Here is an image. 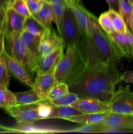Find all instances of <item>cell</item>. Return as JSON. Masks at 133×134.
<instances>
[{
    "label": "cell",
    "mask_w": 133,
    "mask_h": 134,
    "mask_svg": "<svg viewBox=\"0 0 133 134\" xmlns=\"http://www.w3.org/2000/svg\"><path fill=\"white\" fill-rule=\"evenodd\" d=\"M122 73L117 67L87 68L77 79L68 84L69 92L79 98H93L108 102L115 88L122 81Z\"/></svg>",
    "instance_id": "6da1fadb"
},
{
    "label": "cell",
    "mask_w": 133,
    "mask_h": 134,
    "mask_svg": "<svg viewBox=\"0 0 133 134\" xmlns=\"http://www.w3.org/2000/svg\"><path fill=\"white\" fill-rule=\"evenodd\" d=\"M82 55L87 68L91 69L117 67L123 58L110 35L100 27L95 15L91 18L90 33L86 37Z\"/></svg>",
    "instance_id": "7a4b0ae2"
},
{
    "label": "cell",
    "mask_w": 133,
    "mask_h": 134,
    "mask_svg": "<svg viewBox=\"0 0 133 134\" xmlns=\"http://www.w3.org/2000/svg\"><path fill=\"white\" fill-rule=\"evenodd\" d=\"M87 65L80 50L74 43L66 47L54 71V76L59 82L69 84L78 78L87 69Z\"/></svg>",
    "instance_id": "3957f363"
},
{
    "label": "cell",
    "mask_w": 133,
    "mask_h": 134,
    "mask_svg": "<svg viewBox=\"0 0 133 134\" xmlns=\"http://www.w3.org/2000/svg\"><path fill=\"white\" fill-rule=\"evenodd\" d=\"M60 36L63 39L64 47L74 43L82 54L84 49L86 37L82 34L72 11L68 5L64 11Z\"/></svg>",
    "instance_id": "277c9868"
},
{
    "label": "cell",
    "mask_w": 133,
    "mask_h": 134,
    "mask_svg": "<svg viewBox=\"0 0 133 134\" xmlns=\"http://www.w3.org/2000/svg\"><path fill=\"white\" fill-rule=\"evenodd\" d=\"M107 103L111 112L133 115V92L129 85L119 86Z\"/></svg>",
    "instance_id": "5b68a950"
},
{
    "label": "cell",
    "mask_w": 133,
    "mask_h": 134,
    "mask_svg": "<svg viewBox=\"0 0 133 134\" xmlns=\"http://www.w3.org/2000/svg\"><path fill=\"white\" fill-rule=\"evenodd\" d=\"M9 53L28 69L35 60L20 37V34H11L5 35Z\"/></svg>",
    "instance_id": "8992f818"
},
{
    "label": "cell",
    "mask_w": 133,
    "mask_h": 134,
    "mask_svg": "<svg viewBox=\"0 0 133 134\" xmlns=\"http://www.w3.org/2000/svg\"><path fill=\"white\" fill-rule=\"evenodd\" d=\"M63 54V47H60L52 53L38 56L31 63L28 70L37 75L53 73Z\"/></svg>",
    "instance_id": "52a82bcc"
},
{
    "label": "cell",
    "mask_w": 133,
    "mask_h": 134,
    "mask_svg": "<svg viewBox=\"0 0 133 134\" xmlns=\"http://www.w3.org/2000/svg\"><path fill=\"white\" fill-rule=\"evenodd\" d=\"M100 124L102 132H133V115L110 112Z\"/></svg>",
    "instance_id": "ba28073f"
},
{
    "label": "cell",
    "mask_w": 133,
    "mask_h": 134,
    "mask_svg": "<svg viewBox=\"0 0 133 134\" xmlns=\"http://www.w3.org/2000/svg\"><path fill=\"white\" fill-rule=\"evenodd\" d=\"M36 104L16 105L5 109L7 114L13 116L18 124L34 123L40 120L37 111Z\"/></svg>",
    "instance_id": "9c48e42d"
},
{
    "label": "cell",
    "mask_w": 133,
    "mask_h": 134,
    "mask_svg": "<svg viewBox=\"0 0 133 134\" xmlns=\"http://www.w3.org/2000/svg\"><path fill=\"white\" fill-rule=\"evenodd\" d=\"M2 57L6 64L9 73L22 83L32 88L33 81L30 75L29 71L27 69V68L14 58L7 51H4Z\"/></svg>",
    "instance_id": "30bf717a"
},
{
    "label": "cell",
    "mask_w": 133,
    "mask_h": 134,
    "mask_svg": "<svg viewBox=\"0 0 133 134\" xmlns=\"http://www.w3.org/2000/svg\"><path fill=\"white\" fill-rule=\"evenodd\" d=\"M65 2L72 11L82 34L86 37L90 33L91 20L93 14L88 11L80 1L65 0Z\"/></svg>",
    "instance_id": "8fae6325"
},
{
    "label": "cell",
    "mask_w": 133,
    "mask_h": 134,
    "mask_svg": "<svg viewBox=\"0 0 133 134\" xmlns=\"http://www.w3.org/2000/svg\"><path fill=\"white\" fill-rule=\"evenodd\" d=\"M60 47H63L61 37L56 34L51 26L46 27L40 36L39 45V56H44L54 52Z\"/></svg>",
    "instance_id": "7c38bea8"
},
{
    "label": "cell",
    "mask_w": 133,
    "mask_h": 134,
    "mask_svg": "<svg viewBox=\"0 0 133 134\" xmlns=\"http://www.w3.org/2000/svg\"><path fill=\"white\" fill-rule=\"evenodd\" d=\"M71 106L82 113L96 114L111 112L107 102L93 98H79Z\"/></svg>",
    "instance_id": "4fadbf2b"
},
{
    "label": "cell",
    "mask_w": 133,
    "mask_h": 134,
    "mask_svg": "<svg viewBox=\"0 0 133 134\" xmlns=\"http://www.w3.org/2000/svg\"><path fill=\"white\" fill-rule=\"evenodd\" d=\"M124 58L133 59V34L130 30L125 33L113 31L108 34Z\"/></svg>",
    "instance_id": "5bb4252c"
},
{
    "label": "cell",
    "mask_w": 133,
    "mask_h": 134,
    "mask_svg": "<svg viewBox=\"0 0 133 134\" xmlns=\"http://www.w3.org/2000/svg\"><path fill=\"white\" fill-rule=\"evenodd\" d=\"M58 82L55 77L54 73L37 75L31 88L43 101L48 99L50 90Z\"/></svg>",
    "instance_id": "9a60e30c"
},
{
    "label": "cell",
    "mask_w": 133,
    "mask_h": 134,
    "mask_svg": "<svg viewBox=\"0 0 133 134\" xmlns=\"http://www.w3.org/2000/svg\"><path fill=\"white\" fill-rule=\"evenodd\" d=\"M4 33L5 35L11 34H20L23 31L26 17L17 13L10 7H7Z\"/></svg>",
    "instance_id": "2e32d148"
},
{
    "label": "cell",
    "mask_w": 133,
    "mask_h": 134,
    "mask_svg": "<svg viewBox=\"0 0 133 134\" xmlns=\"http://www.w3.org/2000/svg\"><path fill=\"white\" fill-rule=\"evenodd\" d=\"M16 126L13 128H5V130L10 132H23V133H59L66 132V130H61L60 128L53 127L41 126L29 124H18Z\"/></svg>",
    "instance_id": "e0dca14e"
},
{
    "label": "cell",
    "mask_w": 133,
    "mask_h": 134,
    "mask_svg": "<svg viewBox=\"0 0 133 134\" xmlns=\"http://www.w3.org/2000/svg\"><path fill=\"white\" fill-rule=\"evenodd\" d=\"M34 16L44 27L51 26L52 22H54L55 16L50 1L43 0L40 9Z\"/></svg>",
    "instance_id": "ac0fdd59"
},
{
    "label": "cell",
    "mask_w": 133,
    "mask_h": 134,
    "mask_svg": "<svg viewBox=\"0 0 133 134\" xmlns=\"http://www.w3.org/2000/svg\"><path fill=\"white\" fill-rule=\"evenodd\" d=\"M110 113L96 114L82 113L69 118V119H67V120L72 122L77 123V124H82V125H85V124H101L105 120L106 117Z\"/></svg>",
    "instance_id": "d6986e66"
},
{
    "label": "cell",
    "mask_w": 133,
    "mask_h": 134,
    "mask_svg": "<svg viewBox=\"0 0 133 134\" xmlns=\"http://www.w3.org/2000/svg\"><path fill=\"white\" fill-rule=\"evenodd\" d=\"M20 37L34 59L39 56V45L40 36L33 35L26 30H23L20 34Z\"/></svg>",
    "instance_id": "ffe728a7"
},
{
    "label": "cell",
    "mask_w": 133,
    "mask_h": 134,
    "mask_svg": "<svg viewBox=\"0 0 133 134\" xmlns=\"http://www.w3.org/2000/svg\"><path fill=\"white\" fill-rule=\"evenodd\" d=\"M80 114L82 113L72 107L71 105L53 106L52 114L49 119H59L67 120V119H69V118L72 117L76 115H80Z\"/></svg>",
    "instance_id": "44dd1931"
},
{
    "label": "cell",
    "mask_w": 133,
    "mask_h": 134,
    "mask_svg": "<svg viewBox=\"0 0 133 134\" xmlns=\"http://www.w3.org/2000/svg\"><path fill=\"white\" fill-rule=\"evenodd\" d=\"M50 1L51 3L53 13H54V23L56 24L57 31L59 33V35H60L64 11L67 5L65 2V0H50Z\"/></svg>",
    "instance_id": "7402d4cb"
},
{
    "label": "cell",
    "mask_w": 133,
    "mask_h": 134,
    "mask_svg": "<svg viewBox=\"0 0 133 134\" xmlns=\"http://www.w3.org/2000/svg\"><path fill=\"white\" fill-rule=\"evenodd\" d=\"M17 105L36 104L42 100L35 91L31 90L14 93Z\"/></svg>",
    "instance_id": "603a6c76"
},
{
    "label": "cell",
    "mask_w": 133,
    "mask_h": 134,
    "mask_svg": "<svg viewBox=\"0 0 133 134\" xmlns=\"http://www.w3.org/2000/svg\"><path fill=\"white\" fill-rule=\"evenodd\" d=\"M46 27H44L34 15L26 17L23 26V30L28 31L33 35L41 36Z\"/></svg>",
    "instance_id": "cb8c5ba5"
},
{
    "label": "cell",
    "mask_w": 133,
    "mask_h": 134,
    "mask_svg": "<svg viewBox=\"0 0 133 134\" xmlns=\"http://www.w3.org/2000/svg\"><path fill=\"white\" fill-rule=\"evenodd\" d=\"M17 105L14 93L8 89V87L0 85V108L6 109Z\"/></svg>",
    "instance_id": "d4e9b609"
},
{
    "label": "cell",
    "mask_w": 133,
    "mask_h": 134,
    "mask_svg": "<svg viewBox=\"0 0 133 134\" xmlns=\"http://www.w3.org/2000/svg\"><path fill=\"white\" fill-rule=\"evenodd\" d=\"M107 12L110 17L115 31L119 33H125L129 30L123 18L118 11L114 9H109Z\"/></svg>",
    "instance_id": "484cf974"
},
{
    "label": "cell",
    "mask_w": 133,
    "mask_h": 134,
    "mask_svg": "<svg viewBox=\"0 0 133 134\" xmlns=\"http://www.w3.org/2000/svg\"><path fill=\"white\" fill-rule=\"evenodd\" d=\"M119 13L123 18L128 28L130 30L132 5L127 0H119Z\"/></svg>",
    "instance_id": "4316f807"
},
{
    "label": "cell",
    "mask_w": 133,
    "mask_h": 134,
    "mask_svg": "<svg viewBox=\"0 0 133 134\" xmlns=\"http://www.w3.org/2000/svg\"><path fill=\"white\" fill-rule=\"evenodd\" d=\"M78 98L79 96L76 94L69 92L67 94L58 99H53V100H48V99H45V100L53 107V106L71 105Z\"/></svg>",
    "instance_id": "83f0119b"
},
{
    "label": "cell",
    "mask_w": 133,
    "mask_h": 134,
    "mask_svg": "<svg viewBox=\"0 0 133 134\" xmlns=\"http://www.w3.org/2000/svg\"><path fill=\"white\" fill-rule=\"evenodd\" d=\"M69 92V85L65 82H58L55 85L48 94V100H53L61 98Z\"/></svg>",
    "instance_id": "f1b7e54d"
},
{
    "label": "cell",
    "mask_w": 133,
    "mask_h": 134,
    "mask_svg": "<svg viewBox=\"0 0 133 134\" xmlns=\"http://www.w3.org/2000/svg\"><path fill=\"white\" fill-rule=\"evenodd\" d=\"M36 107L38 115L40 120L49 119L52 114L53 106L51 105L46 100H43L37 103Z\"/></svg>",
    "instance_id": "f546056e"
},
{
    "label": "cell",
    "mask_w": 133,
    "mask_h": 134,
    "mask_svg": "<svg viewBox=\"0 0 133 134\" xmlns=\"http://www.w3.org/2000/svg\"><path fill=\"white\" fill-rule=\"evenodd\" d=\"M7 7H12L17 13L26 18L31 15L26 0H14L10 5Z\"/></svg>",
    "instance_id": "4dcf8cb0"
},
{
    "label": "cell",
    "mask_w": 133,
    "mask_h": 134,
    "mask_svg": "<svg viewBox=\"0 0 133 134\" xmlns=\"http://www.w3.org/2000/svg\"><path fill=\"white\" fill-rule=\"evenodd\" d=\"M97 20L100 26L106 33L110 34L115 31L110 17L107 11L102 13Z\"/></svg>",
    "instance_id": "1f68e13d"
},
{
    "label": "cell",
    "mask_w": 133,
    "mask_h": 134,
    "mask_svg": "<svg viewBox=\"0 0 133 134\" xmlns=\"http://www.w3.org/2000/svg\"><path fill=\"white\" fill-rule=\"evenodd\" d=\"M6 64L2 57L0 56V85L8 87L9 85L10 76Z\"/></svg>",
    "instance_id": "d6a6232c"
},
{
    "label": "cell",
    "mask_w": 133,
    "mask_h": 134,
    "mask_svg": "<svg viewBox=\"0 0 133 134\" xmlns=\"http://www.w3.org/2000/svg\"><path fill=\"white\" fill-rule=\"evenodd\" d=\"M43 0H26L31 14L35 15L40 9Z\"/></svg>",
    "instance_id": "836d02e7"
},
{
    "label": "cell",
    "mask_w": 133,
    "mask_h": 134,
    "mask_svg": "<svg viewBox=\"0 0 133 134\" xmlns=\"http://www.w3.org/2000/svg\"><path fill=\"white\" fill-rule=\"evenodd\" d=\"M7 8L5 7L0 6V30L4 31V26H5V17H6Z\"/></svg>",
    "instance_id": "e575fe53"
},
{
    "label": "cell",
    "mask_w": 133,
    "mask_h": 134,
    "mask_svg": "<svg viewBox=\"0 0 133 134\" xmlns=\"http://www.w3.org/2000/svg\"><path fill=\"white\" fill-rule=\"evenodd\" d=\"M121 79H122V81L133 84V72L131 71H126L122 73Z\"/></svg>",
    "instance_id": "d590c367"
},
{
    "label": "cell",
    "mask_w": 133,
    "mask_h": 134,
    "mask_svg": "<svg viewBox=\"0 0 133 134\" xmlns=\"http://www.w3.org/2000/svg\"><path fill=\"white\" fill-rule=\"evenodd\" d=\"M5 33L2 30H0V56L3 54L4 51H5Z\"/></svg>",
    "instance_id": "8d00e7d4"
},
{
    "label": "cell",
    "mask_w": 133,
    "mask_h": 134,
    "mask_svg": "<svg viewBox=\"0 0 133 134\" xmlns=\"http://www.w3.org/2000/svg\"><path fill=\"white\" fill-rule=\"evenodd\" d=\"M109 9H114L119 12V0H106Z\"/></svg>",
    "instance_id": "74e56055"
},
{
    "label": "cell",
    "mask_w": 133,
    "mask_h": 134,
    "mask_svg": "<svg viewBox=\"0 0 133 134\" xmlns=\"http://www.w3.org/2000/svg\"><path fill=\"white\" fill-rule=\"evenodd\" d=\"M130 30L133 34V4H132V21H131V27Z\"/></svg>",
    "instance_id": "f35d334b"
},
{
    "label": "cell",
    "mask_w": 133,
    "mask_h": 134,
    "mask_svg": "<svg viewBox=\"0 0 133 134\" xmlns=\"http://www.w3.org/2000/svg\"><path fill=\"white\" fill-rule=\"evenodd\" d=\"M0 6L6 7V4H5V0H0Z\"/></svg>",
    "instance_id": "ab89813d"
},
{
    "label": "cell",
    "mask_w": 133,
    "mask_h": 134,
    "mask_svg": "<svg viewBox=\"0 0 133 134\" xmlns=\"http://www.w3.org/2000/svg\"><path fill=\"white\" fill-rule=\"evenodd\" d=\"M5 4H6V7H7V5H9V0H5Z\"/></svg>",
    "instance_id": "60d3db41"
},
{
    "label": "cell",
    "mask_w": 133,
    "mask_h": 134,
    "mask_svg": "<svg viewBox=\"0 0 133 134\" xmlns=\"http://www.w3.org/2000/svg\"><path fill=\"white\" fill-rule=\"evenodd\" d=\"M5 128H6V127L3 126H2V125H1V124H0V129L5 130Z\"/></svg>",
    "instance_id": "b9f144b4"
},
{
    "label": "cell",
    "mask_w": 133,
    "mask_h": 134,
    "mask_svg": "<svg viewBox=\"0 0 133 134\" xmlns=\"http://www.w3.org/2000/svg\"><path fill=\"white\" fill-rule=\"evenodd\" d=\"M14 1V0H9V5H7V6H9V5H10V4H11L12 3H13V1Z\"/></svg>",
    "instance_id": "7bdbcfd3"
},
{
    "label": "cell",
    "mask_w": 133,
    "mask_h": 134,
    "mask_svg": "<svg viewBox=\"0 0 133 134\" xmlns=\"http://www.w3.org/2000/svg\"><path fill=\"white\" fill-rule=\"evenodd\" d=\"M128 1H129V3H131L132 5L133 4V0H127Z\"/></svg>",
    "instance_id": "ee69618b"
},
{
    "label": "cell",
    "mask_w": 133,
    "mask_h": 134,
    "mask_svg": "<svg viewBox=\"0 0 133 134\" xmlns=\"http://www.w3.org/2000/svg\"><path fill=\"white\" fill-rule=\"evenodd\" d=\"M76 1H80V0H76Z\"/></svg>",
    "instance_id": "f6af8a7d"
},
{
    "label": "cell",
    "mask_w": 133,
    "mask_h": 134,
    "mask_svg": "<svg viewBox=\"0 0 133 134\" xmlns=\"http://www.w3.org/2000/svg\"><path fill=\"white\" fill-rule=\"evenodd\" d=\"M47 1H50V0H47Z\"/></svg>",
    "instance_id": "bcb514c9"
}]
</instances>
